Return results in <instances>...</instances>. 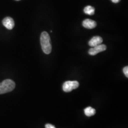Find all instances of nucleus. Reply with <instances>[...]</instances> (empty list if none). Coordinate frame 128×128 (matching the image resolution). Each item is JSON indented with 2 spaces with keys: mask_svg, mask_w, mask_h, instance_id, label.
Listing matches in <instances>:
<instances>
[{
  "mask_svg": "<svg viewBox=\"0 0 128 128\" xmlns=\"http://www.w3.org/2000/svg\"><path fill=\"white\" fill-rule=\"evenodd\" d=\"M4 26L8 30H12L14 27V22L13 18L7 17L5 18L2 20Z\"/></svg>",
  "mask_w": 128,
  "mask_h": 128,
  "instance_id": "nucleus-5",
  "label": "nucleus"
},
{
  "mask_svg": "<svg viewBox=\"0 0 128 128\" xmlns=\"http://www.w3.org/2000/svg\"><path fill=\"white\" fill-rule=\"evenodd\" d=\"M102 38L100 36H94L92 38L91 40L89 41L88 44L91 47H94L101 44L102 42Z\"/></svg>",
  "mask_w": 128,
  "mask_h": 128,
  "instance_id": "nucleus-6",
  "label": "nucleus"
},
{
  "mask_svg": "<svg viewBox=\"0 0 128 128\" xmlns=\"http://www.w3.org/2000/svg\"><path fill=\"white\" fill-rule=\"evenodd\" d=\"M45 128H56L55 126L51 124H46L45 125Z\"/></svg>",
  "mask_w": 128,
  "mask_h": 128,
  "instance_id": "nucleus-11",
  "label": "nucleus"
},
{
  "mask_svg": "<svg viewBox=\"0 0 128 128\" xmlns=\"http://www.w3.org/2000/svg\"><path fill=\"white\" fill-rule=\"evenodd\" d=\"M84 114L88 117L94 116L96 113V110L91 107H88L84 109Z\"/></svg>",
  "mask_w": 128,
  "mask_h": 128,
  "instance_id": "nucleus-8",
  "label": "nucleus"
},
{
  "mask_svg": "<svg viewBox=\"0 0 128 128\" xmlns=\"http://www.w3.org/2000/svg\"><path fill=\"white\" fill-rule=\"evenodd\" d=\"M79 84L76 81H68L64 82L63 85V90L65 92H70L79 87Z\"/></svg>",
  "mask_w": 128,
  "mask_h": 128,
  "instance_id": "nucleus-3",
  "label": "nucleus"
},
{
  "mask_svg": "<svg viewBox=\"0 0 128 128\" xmlns=\"http://www.w3.org/2000/svg\"><path fill=\"white\" fill-rule=\"evenodd\" d=\"M114 3H115V4H117V3H118L120 2V0H111Z\"/></svg>",
  "mask_w": 128,
  "mask_h": 128,
  "instance_id": "nucleus-12",
  "label": "nucleus"
},
{
  "mask_svg": "<svg viewBox=\"0 0 128 128\" xmlns=\"http://www.w3.org/2000/svg\"><path fill=\"white\" fill-rule=\"evenodd\" d=\"M123 72H124V74H125V76L128 78V66H125L123 69Z\"/></svg>",
  "mask_w": 128,
  "mask_h": 128,
  "instance_id": "nucleus-10",
  "label": "nucleus"
},
{
  "mask_svg": "<svg viewBox=\"0 0 128 128\" xmlns=\"http://www.w3.org/2000/svg\"><path fill=\"white\" fill-rule=\"evenodd\" d=\"M40 40L42 50L46 54H50L52 50V46L49 34L46 32H42Z\"/></svg>",
  "mask_w": 128,
  "mask_h": 128,
  "instance_id": "nucleus-1",
  "label": "nucleus"
},
{
  "mask_svg": "<svg viewBox=\"0 0 128 128\" xmlns=\"http://www.w3.org/2000/svg\"><path fill=\"white\" fill-rule=\"evenodd\" d=\"M84 12L86 14L89 15H92L94 14L95 12V9L94 8L92 7L91 6L88 5L86 6L84 10Z\"/></svg>",
  "mask_w": 128,
  "mask_h": 128,
  "instance_id": "nucleus-9",
  "label": "nucleus"
},
{
  "mask_svg": "<svg viewBox=\"0 0 128 128\" xmlns=\"http://www.w3.org/2000/svg\"><path fill=\"white\" fill-rule=\"evenodd\" d=\"M15 83L11 79H6L0 83V94H4L14 90Z\"/></svg>",
  "mask_w": 128,
  "mask_h": 128,
  "instance_id": "nucleus-2",
  "label": "nucleus"
},
{
  "mask_svg": "<svg viewBox=\"0 0 128 128\" xmlns=\"http://www.w3.org/2000/svg\"><path fill=\"white\" fill-rule=\"evenodd\" d=\"M106 48L107 46L106 45L104 44H100L90 48L88 51V53L91 56H94L100 52L105 51Z\"/></svg>",
  "mask_w": 128,
  "mask_h": 128,
  "instance_id": "nucleus-4",
  "label": "nucleus"
},
{
  "mask_svg": "<svg viewBox=\"0 0 128 128\" xmlns=\"http://www.w3.org/2000/svg\"></svg>",
  "mask_w": 128,
  "mask_h": 128,
  "instance_id": "nucleus-13",
  "label": "nucleus"
},
{
  "mask_svg": "<svg viewBox=\"0 0 128 128\" xmlns=\"http://www.w3.org/2000/svg\"><path fill=\"white\" fill-rule=\"evenodd\" d=\"M82 26L88 29H92L96 27L97 23L93 20L90 19H86L82 22Z\"/></svg>",
  "mask_w": 128,
  "mask_h": 128,
  "instance_id": "nucleus-7",
  "label": "nucleus"
}]
</instances>
